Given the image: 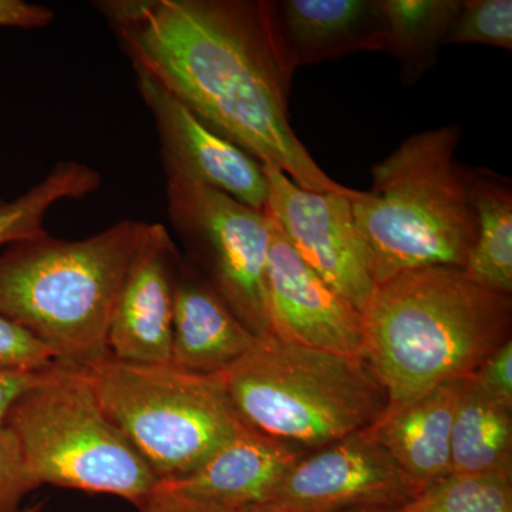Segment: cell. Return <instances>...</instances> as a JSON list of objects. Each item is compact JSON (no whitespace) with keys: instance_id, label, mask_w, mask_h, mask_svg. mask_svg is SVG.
<instances>
[{"instance_id":"17","label":"cell","mask_w":512,"mask_h":512,"mask_svg":"<svg viewBox=\"0 0 512 512\" xmlns=\"http://www.w3.org/2000/svg\"><path fill=\"white\" fill-rule=\"evenodd\" d=\"M275 23L293 70L359 50L383 52V18L369 0L275 2Z\"/></svg>"},{"instance_id":"29","label":"cell","mask_w":512,"mask_h":512,"mask_svg":"<svg viewBox=\"0 0 512 512\" xmlns=\"http://www.w3.org/2000/svg\"><path fill=\"white\" fill-rule=\"evenodd\" d=\"M141 512H241L227 510L218 505L205 503L188 495L174 493L158 487L140 508Z\"/></svg>"},{"instance_id":"30","label":"cell","mask_w":512,"mask_h":512,"mask_svg":"<svg viewBox=\"0 0 512 512\" xmlns=\"http://www.w3.org/2000/svg\"><path fill=\"white\" fill-rule=\"evenodd\" d=\"M390 510H352V511H339V512H389ZM241 512H311V511H296L288 510V508L275 507V505H256V507L247 508Z\"/></svg>"},{"instance_id":"24","label":"cell","mask_w":512,"mask_h":512,"mask_svg":"<svg viewBox=\"0 0 512 512\" xmlns=\"http://www.w3.org/2000/svg\"><path fill=\"white\" fill-rule=\"evenodd\" d=\"M56 363L53 353L39 339L0 315V370L43 372Z\"/></svg>"},{"instance_id":"22","label":"cell","mask_w":512,"mask_h":512,"mask_svg":"<svg viewBox=\"0 0 512 512\" xmlns=\"http://www.w3.org/2000/svg\"><path fill=\"white\" fill-rule=\"evenodd\" d=\"M389 512H512V476L448 474Z\"/></svg>"},{"instance_id":"11","label":"cell","mask_w":512,"mask_h":512,"mask_svg":"<svg viewBox=\"0 0 512 512\" xmlns=\"http://www.w3.org/2000/svg\"><path fill=\"white\" fill-rule=\"evenodd\" d=\"M137 89L156 121L165 177L190 181L265 211L264 165L212 130L147 74L136 72Z\"/></svg>"},{"instance_id":"25","label":"cell","mask_w":512,"mask_h":512,"mask_svg":"<svg viewBox=\"0 0 512 512\" xmlns=\"http://www.w3.org/2000/svg\"><path fill=\"white\" fill-rule=\"evenodd\" d=\"M36 490L15 434L0 430V512H20L23 498Z\"/></svg>"},{"instance_id":"10","label":"cell","mask_w":512,"mask_h":512,"mask_svg":"<svg viewBox=\"0 0 512 512\" xmlns=\"http://www.w3.org/2000/svg\"><path fill=\"white\" fill-rule=\"evenodd\" d=\"M419 494L367 430L306 451L264 505L311 512L394 510Z\"/></svg>"},{"instance_id":"1","label":"cell","mask_w":512,"mask_h":512,"mask_svg":"<svg viewBox=\"0 0 512 512\" xmlns=\"http://www.w3.org/2000/svg\"><path fill=\"white\" fill-rule=\"evenodd\" d=\"M96 8L134 70L212 130L305 190L353 194L319 167L293 131V69L276 30L275 2L107 0Z\"/></svg>"},{"instance_id":"20","label":"cell","mask_w":512,"mask_h":512,"mask_svg":"<svg viewBox=\"0 0 512 512\" xmlns=\"http://www.w3.org/2000/svg\"><path fill=\"white\" fill-rule=\"evenodd\" d=\"M384 22L383 52L402 60L407 73L419 74L444 43L463 0H379Z\"/></svg>"},{"instance_id":"5","label":"cell","mask_w":512,"mask_h":512,"mask_svg":"<svg viewBox=\"0 0 512 512\" xmlns=\"http://www.w3.org/2000/svg\"><path fill=\"white\" fill-rule=\"evenodd\" d=\"M221 376L245 426L306 451L367 429L387 407L386 390L362 357L272 335Z\"/></svg>"},{"instance_id":"13","label":"cell","mask_w":512,"mask_h":512,"mask_svg":"<svg viewBox=\"0 0 512 512\" xmlns=\"http://www.w3.org/2000/svg\"><path fill=\"white\" fill-rule=\"evenodd\" d=\"M180 252L163 224H148L111 312L109 352L137 365H170Z\"/></svg>"},{"instance_id":"14","label":"cell","mask_w":512,"mask_h":512,"mask_svg":"<svg viewBox=\"0 0 512 512\" xmlns=\"http://www.w3.org/2000/svg\"><path fill=\"white\" fill-rule=\"evenodd\" d=\"M305 453L244 426L190 476L158 487L227 510H247L268 503L289 468Z\"/></svg>"},{"instance_id":"18","label":"cell","mask_w":512,"mask_h":512,"mask_svg":"<svg viewBox=\"0 0 512 512\" xmlns=\"http://www.w3.org/2000/svg\"><path fill=\"white\" fill-rule=\"evenodd\" d=\"M451 474H511L512 407L468 379L451 429Z\"/></svg>"},{"instance_id":"3","label":"cell","mask_w":512,"mask_h":512,"mask_svg":"<svg viewBox=\"0 0 512 512\" xmlns=\"http://www.w3.org/2000/svg\"><path fill=\"white\" fill-rule=\"evenodd\" d=\"M460 138L454 126L413 134L350 200L376 285L430 266L466 268L477 217L468 170L454 158Z\"/></svg>"},{"instance_id":"6","label":"cell","mask_w":512,"mask_h":512,"mask_svg":"<svg viewBox=\"0 0 512 512\" xmlns=\"http://www.w3.org/2000/svg\"><path fill=\"white\" fill-rule=\"evenodd\" d=\"M6 427L36 488L117 495L140 510L160 484L101 409L86 369L56 363L45 382L15 404Z\"/></svg>"},{"instance_id":"23","label":"cell","mask_w":512,"mask_h":512,"mask_svg":"<svg viewBox=\"0 0 512 512\" xmlns=\"http://www.w3.org/2000/svg\"><path fill=\"white\" fill-rule=\"evenodd\" d=\"M444 43L485 45L512 50L511 0L463 2Z\"/></svg>"},{"instance_id":"15","label":"cell","mask_w":512,"mask_h":512,"mask_svg":"<svg viewBox=\"0 0 512 512\" xmlns=\"http://www.w3.org/2000/svg\"><path fill=\"white\" fill-rule=\"evenodd\" d=\"M258 339L180 256L170 365L198 375H218L254 348Z\"/></svg>"},{"instance_id":"21","label":"cell","mask_w":512,"mask_h":512,"mask_svg":"<svg viewBox=\"0 0 512 512\" xmlns=\"http://www.w3.org/2000/svg\"><path fill=\"white\" fill-rule=\"evenodd\" d=\"M101 175L77 161L57 163L40 183L13 201L0 200V247L45 234L47 212L60 201L82 200L99 190Z\"/></svg>"},{"instance_id":"12","label":"cell","mask_w":512,"mask_h":512,"mask_svg":"<svg viewBox=\"0 0 512 512\" xmlns=\"http://www.w3.org/2000/svg\"><path fill=\"white\" fill-rule=\"evenodd\" d=\"M269 221L266 299L271 335L306 348L365 359L362 313L303 262L271 215Z\"/></svg>"},{"instance_id":"28","label":"cell","mask_w":512,"mask_h":512,"mask_svg":"<svg viewBox=\"0 0 512 512\" xmlns=\"http://www.w3.org/2000/svg\"><path fill=\"white\" fill-rule=\"evenodd\" d=\"M55 20V13L45 6L23 0H0V28L42 29Z\"/></svg>"},{"instance_id":"31","label":"cell","mask_w":512,"mask_h":512,"mask_svg":"<svg viewBox=\"0 0 512 512\" xmlns=\"http://www.w3.org/2000/svg\"><path fill=\"white\" fill-rule=\"evenodd\" d=\"M43 503L32 505V507L23 508L20 512H40L42 511Z\"/></svg>"},{"instance_id":"19","label":"cell","mask_w":512,"mask_h":512,"mask_svg":"<svg viewBox=\"0 0 512 512\" xmlns=\"http://www.w3.org/2000/svg\"><path fill=\"white\" fill-rule=\"evenodd\" d=\"M477 217V237L464 271L478 284L511 295L512 191L505 178L468 170Z\"/></svg>"},{"instance_id":"9","label":"cell","mask_w":512,"mask_h":512,"mask_svg":"<svg viewBox=\"0 0 512 512\" xmlns=\"http://www.w3.org/2000/svg\"><path fill=\"white\" fill-rule=\"evenodd\" d=\"M264 168L269 185L265 211L303 262L360 313L365 311L377 285L353 217L350 200L356 190L350 195L313 192L274 167Z\"/></svg>"},{"instance_id":"8","label":"cell","mask_w":512,"mask_h":512,"mask_svg":"<svg viewBox=\"0 0 512 512\" xmlns=\"http://www.w3.org/2000/svg\"><path fill=\"white\" fill-rule=\"evenodd\" d=\"M168 217L184 247L210 274L208 284L258 338L271 335L266 269L271 221L229 195L167 178Z\"/></svg>"},{"instance_id":"4","label":"cell","mask_w":512,"mask_h":512,"mask_svg":"<svg viewBox=\"0 0 512 512\" xmlns=\"http://www.w3.org/2000/svg\"><path fill=\"white\" fill-rule=\"evenodd\" d=\"M148 222L123 220L92 237L47 232L0 254V315L32 333L57 363L89 369L110 356L111 312Z\"/></svg>"},{"instance_id":"27","label":"cell","mask_w":512,"mask_h":512,"mask_svg":"<svg viewBox=\"0 0 512 512\" xmlns=\"http://www.w3.org/2000/svg\"><path fill=\"white\" fill-rule=\"evenodd\" d=\"M50 369L43 372H15V370H0V430L8 424L9 414L15 404L30 390L45 382Z\"/></svg>"},{"instance_id":"16","label":"cell","mask_w":512,"mask_h":512,"mask_svg":"<svg viewBox=\"0 0 512 512\" xmlns=\"http://www.w3.org/2000/svg\"><path fill=\"white\" fill-rule=\"evenodd\" d=\"M467 383L460 379L440 384L413 402L384 410L366 429L419 493L451 474V429Z\"/></svg>"},{"instance_id":"26","label":"cell","mask_w":512,"mask_h":512,"mask_svg":"<svg viewBox=\"0 0 512 512\" xmlns=\"http://www.w3.org/2000/svg\"><path fill=\"white\" fill-rule=\"evenodd\" d=\"M470 382L491 399L512 407V339L478 367Z\"/></svg>"},{"instance_id":"2","label":"cell","mask_w":512,"mask_h":512,"mask_svg":"<svg viewBox=\"0 0 512 512\" xmlns=\"http://www.w3.org/2000/svg\"><path fill=\"white\" fill-rule=\"evenodd\" d=\"M362 316L365 360L386 390V409H396L470 379L511 340L512 299L463 268L430 266L377 285Z\"/></svg>"},{"instance_id":"7","label":"cell","mask_w":512,"mask_h":512,"mask_svg":"<svg viewBox=\"0 0 512 512\" xmlns=\"http://www.w3.org/2000/svg\"><path fill=\"white\" fill-rule=\"evenodd\" d=\"M86 372L101 409L160 483L190 476L244 429L221 373L198 375L111 356Z\"/></svg>"}]
</instances>
